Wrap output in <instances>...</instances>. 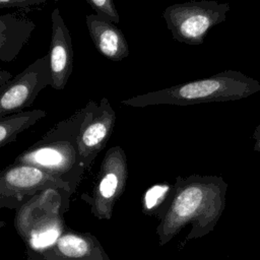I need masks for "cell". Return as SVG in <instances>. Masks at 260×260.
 I'll return each mask as SVG.
<instances>
[{"instance_id":"1","label":"cell","mask_w":260,"mask_h":260,"mask_svg":"<svg viewBox=\"0 0 260 260\" xmlns=\"http://www.w3.org/2000/svg\"><path fill=\"white\" fill-rule=\"evenodd\" d=\"M172 203L156 226L159 246L167 245L183 228L191 224L187 241L204 237L213 231L226 201V182L218 176H178Z\"/></svg>"},{"instance_id":"2","label":"cell","mask_w":260,"mask_h":260,"mask_svg":"<svg viewBox=\"0 0 260 260\" xmlns=\"http://www.w3.org/2000/svg\"><path fill=\"white\" fill-rule=\"evenodd\" d=\"M89 108L90 102L55 124L40 140L19 153L14 162L30 165L45 171L65 182L74 193L86 172L79 155L78 136Z\"/></svg>"},{"instance_id":"3","label":"cell","mask_w":260,"mask_h":260,"mask_svg":"<svg viewBox=\"0 0 260 260\" xmlns=\"http://www.w3.org/2000/svg\"><path fill=\"white\" fill-rule=\"evenodd\" d=\"M260 90V82L237 70H224L212 76L180 83L159 90L137 94L123 105L144 108L153 105L190 106L231 102L248 98Z\"/></svg>"},{"instance_id":"4","label":"cell","mask_w":260,"mask_h":260,"mask_svg":"<svg viewBox=\"0 0 260 260\" xmlns=\"http://www.w3.org/2000/svg\"><path fill=\"white\" fill-rule=\"evenodd\" d=\"M70 196L65 190L46 189L16 210L14 228L26 248L44 249L66 230L64 213L69 207Z\"/></svg>"},{"instance_id":"5","label":"cell","mask_w":260,"mask_h":260,"mask_svg":"<svg viewBox=\"0 0 260 260\" xmlns=\"http://www.w3.org/2000/svg\"><path fill=\"white\" fill-rule=\"evenodd\" d=\"M229 3L213 0L189 1L168 6L162 17L173 39L192 46L201 45L207 32L226 19Z\"/></svg>"},{"instance_id":"6","label":"cell","mask_w":260,"mask_h":260,"mask_svg":"<svg viewBox=\"0 0 260 260\" xmlns=\"http://www.w3.org/2000/svg\"><path fill=\"white\" fill-rule=\"evenodd\" d=\"M127 180L128 165L125 151L119 145L112 146L102 160L91 193L81 195L94 217L106 220L112 218L114 206L124 193Z\"/></svg>"},{"instance_id":"7","label":"cell","mask_w":260,"mask_h":260,"mask_svg":"<svg viewBox=\"0 0 260 260\" xmlns=\"http://www.w3.org/2000/svg\"><path fill=\"white\" fill-rule=\"evenodd\" d=\"M51 188L73 194L70 187L58 178L37 167L13 161L0 171V209L17 210L37 193Z\"/></svg>"},{"instance_id":"8","label":"cell","mask_w":260,"mask_h":260,"mask_svg":"<svg viewBox=\"0 0 260 260\" xmlns=\"http://www.w3.org/2000/svg\"><path fill=\"white\" fill-rule=\"evenodd\" d=\"M52 84L49 55L46 54L0 85V118L23 112Z\"/></svg>"},{"instance_id":"9","label":"cell","mask_w":260,"mask_h":260,"mask_svg":"<svg viewBox=\"0 0 260 260\" xmlns=\"http://www.w3.org/2000/svg\"><path fill=\"white\" fill-rule=\"evenodd\" d=\"M90 102L78 136L79 155L85 171H88L101 150L108 143L116 123V113L109 100L103 98L99 103Z\"/></svg>"},{"instance_id":"10","label":"cell","mask_w":260,"mask_h":260,"mask_svg":"<svg viewBox=\"0 0 260 260\" xmlns=\"http://www.w3.org/2000/svg\"><path fill=\"white\" fill-rule=\"evenodd\" d=\"M25 260H111L104 246L91 233L66 229L50 246L25 249Z\"/></svg>"},{"instance_id":"11","label":"cell","mask_w":260,"mask_h":260,"mask_svg":"<svg viewBox=\"0 0 260 260\" xmlns=\"http://www.w3.org/2000/svg\"><path fill=\"white\" fill-rule=\"evenodd\" d=\"M51 20L52 34L48 55L53 79L52 87L62 90L65 88L73 69L72 40L58 7L52 11Z\"/></svg>"},{"instance_id":"12","label":"cell","mask_w":260,"mask_h":260,"mask_svg":"<svg viewBox=\"0 0 260 260\" xmlns=\"http://www.w3.org/2000/svg\"><path fill=\"white\" fill-rule=\"evenodd\" d=\"M90 39L101 55L113 62H119L129 55V46L123 31L95 13L85 16Z\"/></svg>"},{"instance_id":"13","label":"cell","mask_w":260,"mask_h":260,"mask_svg":"<svg viewBox=\"0 0 260 260\" xmlns=\"http://www.w3.org/2000/svg\"><path fill=\"white\" fill-rule=\"evenodd\" d=\"M36 23L12 13L0 15V60L13 61L29 40Z\"/></svg>"},{"instance_id":"14","label":"cell","mask_w":260,"mask_h":260,"mask_svg":"<svg viewBox=\"0 0 260 260\" xmlns=\"http://www.w3.org/2000/svg\"><path fill=\"white\" fill-rule=\"evenodd\" d=\"M47 112L41 109L23 111L0 118V147L15 141L16 137L45 118Z\"/></svg>"},{"instance_id":"15","label":"cell","mask_w":260,"mask_h":260,"mask_svg":"<svg viewBox=\"0 0 260 260\" xmlns=\"http://www.w3.org/2000/svg\"><path fill=\"white\" fill-rule=\"evenodd\" d=\"M175 195V185L167 182L150 186L142 195V212L161 220L167 213Z\"/></svg>"},{"instance_id":"16","label":"cell","mask_w":260,"mask_h":260,"mask_svg":"<svg viewBox=\"0 0 260 260\" xmlns=\"http://www.w3.org/2000/svg\"><path fill=\"white\" fill-rule=\"evenodd\" d=\"M89 6L93 9L96 15L100 17L111 21L113 23H118L120 21V16L118 10L115 6L113 0H85Z\"/></svg>"},{"instance_id":"17","label":"cell","mask_w":260,"mask_h":260,"mask_svg":"<svg viewBox=\"0 0 260 260\" xmlns=\"http://www.w3.org/2000/svg\"><path fill=\"white\" fill-rule=\"evenodd\" d=\"M49 1L61 0H0V8H26L30 6L43 5Z\"/></svg>"},{"instance_id":"18","label":"cell","mask_w":260,"mask_h":260,"mask_svg":"<svg viewBox=\"0 0 260 260\" xmlns=\"http://www.w3.org/2000/svg\"><path fill=\"white\" fill-rule=\"evenodd\" d=\"M252 138L255 140V144H254L253 149L255 151L260 152V124L255 128L254 133L252 135Z\"/></svg>"},{"instance_id":"19","label":"cell","mask_w":260,"mask_h":260,"mask_svg":"<svg viewBox=\"0 0 260 260\" xmlns=\"http://www.w3.org/2000/svg\"><path fill=\"white\" fill-rule=\"evenodd\" d=\"M11 77H12V75H11V73L9 71L0 69V85H2L4 82H6Z\"/></svg>"},{"instance_id":"20","label":"cell","mask_w":260,"mask_h":260,"mask_svg":"<svg viewBox=\"0 0 260 260\" xmlns=\"http://www.w3.org/2000/svg\"><path fill=\"white\" fill-rule=\"evenodd\" d=\"M4 226H6V222L0 219V229H1V228H4Z\"/></svg>"}]
</instances>
